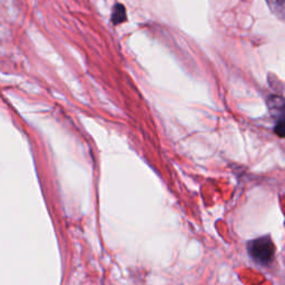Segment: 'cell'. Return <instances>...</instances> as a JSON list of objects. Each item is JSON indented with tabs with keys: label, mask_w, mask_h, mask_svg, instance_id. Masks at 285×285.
Here are the masks:
<instances>
[{
	"label": "cell",
	"mask_w": 285,
	"mask_h": 285,
	"mask_svg": "<svg viewBox=\"0 0 285 285\" xmlns=\"http://www.w3.org/2000/svg\"><path fill=\"white\" fill-rule=\"evenodd\" d=\"M249 254L261 265H268L274 257L275 246L270 236H262L251 240L248 245Z\"/></svg>",
	"instance_id": "6da1fadb"
},
{
	"label": "cell",
	"mask_w": 285,
	"mask_h": 285,
	"mask_svg": "<svg viewBox=\"0 0 285 285\" xmlns=\"http://www.w3.org/2000/svg\"><path fill=\"white\" fill-rule=\"evenodd\" d=\"M269 106L271 113L276 114L278 116L285 117V100L283 98L276 96L271 97L269 101Z\"/></svg>",
	"instance_id": "7a4b0ae2"
},
{
	"label": "cell",
	"mask_w": 285,
	"mask_h": 285,
	"mask_svg": "<svg viewBox=\"0 0 285 285\" xmlns=\"http://www.w3.org/2000/svg\"><path fill=\"white\" fill-rule=\"evenodd\" d=\"M267 3L275 16L285 20V0H267Z\"/></svg>",
	"instance_id": "3957f363"
},
{
	"label": "cell",
	"mask_w": 285,
	"mask_h": 285,
	"mask_svg": "<svg viewBox=\"0 0 285 285\" xmlns=\"http://www.w3.org/2000/svg\"><path fill=\"white\" fill-rule=\"evenodd\" d=\"M125 18H126L125 8L123 7L122 5H116L115 7H114L113 15H112L113 23L114 24H120V23L124 20Z\"/></svg>",
	"instance_id": "277c9868"
},
{
	"label": "cell",
	"mask_w": 285,
	"mask_h": 285,
	"mask_svg": "<svg viewBox=\"0 0 285 285\" xmlns=\"http://www.w3.org/2000/svg\"><path fill=\"white\" fill-rule=\"evenodd\" d=\"M274 133L281 138H285V117H281L278 119L274 127Z\"/></svg>",
	"instance_id": "5b68a950"
}]
</instances>
